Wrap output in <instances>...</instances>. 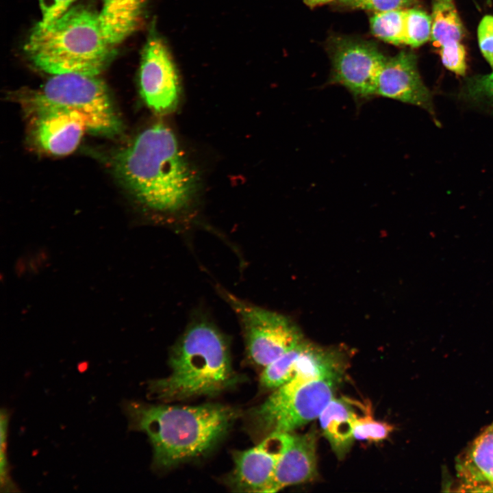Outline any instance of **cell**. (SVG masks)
<instances>
[{
	"label": "cell",
	"mask_w": 493,
	"mask_h": 493,
	"mask_svg": "<svg viewBox=\"0 0 493 493\" xmlns=\"http://www.w3.org/2000/svg\"><path fill=\"white\" fill-rule=\"evenodd\" d=\"M296 346L264 368L260 383L264 390H275L294 378V360Z\"/></svg>",
	"instance_id": "cell-19"
},
{
	"label": "cell",
	"mask_w": 493,
	"mask_h": 493,
	"mask_svg": "<svg viewBox=\"0 0 493 493\" xmlns=\"http://www.w3.org/2000/svg\"><path fill=\"white\" fill-rule=\"evenodd\" d=\"M492 425H493V423H492Z\"/></svg>",
	"instance_id": "cell-29"
},
{
	"label": "cell",
	"mask_w": 493,
	"mask_h": 493,
	"mask_svg": "<svg viewBox=\"0 0 493 493\" xmlns=\"http://www.w3.org/2000/svg\"><path fill=\"white\" fill-rule=\"evenodd\" d=\"M129 429L146 433L153 448V466L169 469L209 454L240 416L219 403L195 406L151 405L125 401Z\"/></svg>",
	"instance_id": "cell-1"
},
{
	"label": "cell",
	"mask_w": 493,
	"mask_h": 493,
	"mask_svg": "<svg viewBox=\"0 0 493 493\" xmlns=\"http://www.w3.org/2000/svg\"><path fill=\"white\" fill-rule=\"evenodd\" d=\"M77 0H38L41 19L37 23L46 26L61 16Z\"/></svg>",
	"instance_id": "cell-25"
},
{
	"label": "cell",
	"mask_w": 493,
	"mask_h": 493,
	"mask_svg": "<svg viewBox=\"0 0 493 493\" xmlns=\"http://www.w3.org/2000/svg\"><path fill=\"white\" fill-rule=\"evenodd\" d=\"M289 433H270L251 448L234 451L227 485L236 492L268 493Z\"/></svg>",
	"instance_id": "cell-10"
},
{
	"label": "cell",
	"mask_w": 493,
	"mask_h": 493,
	"mask_svg": "<svg viewBox=\"0 0 493 493\" xmlns=\"http://www.w3.org/2000/svg\"><path fill=\"white\" fill-rule=\"evenodd\" d=\"M331 56L329 83L345 88L357 109L377 97V77L386 57L373 42L340 38L333 43Z\"/></svg>",
	"instance_id": "cell-8"
},
{
	"label": "cell",
	"mask_w": 493,
	"mask_h": 493,
	"mask_svg": "<svg viewBox=\"0 0 493 493\" xmlns=\"http://www.w3.org/2000/svg\"><path fill=\"white\" fill-rule=\"evenodd\" d=\"M9 415L7 410L2 409L0 415L1 424V491L5 492H16V486L9 475L8 464L6 455L7 430Z\"/></svg>",
	"instance_id": "cell-22"
},
{
	"label": "cell",
	"mask_w": 493,
	"mask_h": 493,
	"mask_svg": "<svg viewBox=\"0 0 493 493\" xmlns=\"http://www.w3.org/2000/svg\"><path fill=\"white\" fill-rule=\"evenodd\" d=\"M303 1L307 5H308L311 8H314L317 5H320L329 3L333 0H303Z\"/></svg>",
	"instance_id": "cell-28"
},
{
	"label": "cell",
	"mask_w": 493,
	"mask_h": 493,
	"mask_svg": "<svg viewBox=\"0 0 493 493\" xmlns=\"http://www.w3.org/2000/svg\"><path fill=\"white\" fill-rule=\"evenodd\" d=\"M116 170L148 208L174 214L188 206L197 176L173 131L157 123L141 132L114 160Z\"/></svg>",
	"instance_id": "cell-2"
},
{
	"label": "cell",
	"mask_w": 493,
	"mask_h": 493,
	"mask_svg": "<svg viewBox=\"0 0 493 493\" xmlns=\"http://www.w3.org/2000/svg\"><path fill=\"white\" fill-rule=\"evenodd\" d=\"M343 5L355 9H362L375 12L403 8L412 0H341Z\"/></svg>",
	"instance_id": "cell-24"
},
{
	"label": "cell",
	"mask_w": 493,
	"mask_h": 493,
	"mask_svg": "<svg viewBox=\"0 0 493 493\" xmlns=\"http://www.w3.org/2000/svg\"><path fill=\"white\" fill-rule=\"evenodd\" d=\"M390 424L375 420L372 414L371 405L368 403L362 415H357L353 425L355 440L379 442L386 439L393 431Z\"/></svg>",
	"instance_id": "cell-20"
},
{
	"label": "cell",
	"mask_w": 493,
	"mask_h": 493,
	"mask_svg": "<svg viewBox=\"0 0 493 493\" xmlns=\"http://www.w3.org/2000/svg\"><path fill=\"white\" fill-rule=\"evenodd\" d=\"M458 477L475 491H493V425L486 428L456 461Z\"/></svg>",
	"instance_id": "cell-14"
},
{
	"label": "cell",
	"mask_w": 493,
	"mask_h": 493,
	"mask_svg": "<svg viewBox=\"0 0 493 493\" xmlns=\"http://www.w3.org/2000/svg\"><path fill=\"white\" fill-rule=\"evenodd\" d=\"M169 375L150 381L149 394L165 402L214 396L240 381L231 364L229 342L203 314L197 315L171 348Z\"/></svg>",
	"instance_id": "cell-3"
},
{
	"label": "cell",
	"mask_w": 493,
	"mask_h": 493,
	"mask_svg": "<svg viewBox=\"0 0 493 493\" xmlns=\"http://www.w3.org/2000/svg\"><path fill=\"white\" fill-rule=\"evenodd\" d=\"M141 95L159 113L173 111L178 103L180 84L173 57L163 39L152 35L146 42L139 72Z\"/></svg>",
	"instance_id": "cell-9"
},
{
	"label": "cell",
	"mask_w": 493,
	"mask_h": 493,
	"mask_svg": "<svg viewBox=\"0 0 493 493\" xmlns=\"http://www.w3.org/2000/svg\"><path fill=\"white\" fill-rule=\"evenodd\" d=\"M316 443L315 428L303 434L289 433L268 492H276L288 485L309 481L316 477Z\"/></svg>",
	"instance_id": "cell-13"
},
{
	"label": "cell",
	"mask_w": 493,
	"mask_h": 493,
	"mask_svg": "<svg viewBox=\"0 0 493 493\" xmlns=\"http://www.w3.org/2000/svg\"><path fill=\"white\" fill-rule=\"evenodd\" d=\"M477 36L480 49L493 68V16L486 15L482 18Z\"/></svg>",
	"instance_id": "cell-26"
},
{
	"label": "cell",
	"mask_w": 493,
	"mask_h": 493,
	"mask_svg": "<svg viewBox=\"0 0 493 493\" xmlns=\"http://www.w3.org/2000/svg\"><path fill=\"white\" fill-rule=\"evenodd\" d=\"M359 402L347 398H333L319 416L324 436L339 459L351 449L353 440V425Z\"/></svg>",
	"instance_id": "cell-15"
},
{
	"label": "cell",
	"mask_w": 493,
	"mask_h": 493,
	"mask_svg": "<svg viewBox=\"0 0 493 493\" xmlns=\"http://www.w3.org/2000/svg\"><path fill=\"white\" fill-rule=\"evenodd\" d=\"M33 114L32 131L37 144L45 151L63 155L78 146L86 123L78 114L59 109L45 108Z\"/></svg>",
	"instance_id": "cell-12"
},
{
	"label": "cell",
	"mask_w": 493,
	"mask_h": 493,
	"mask_svg": "<svg viewBox=\"0 0 493 493\" xmlns=\"http://www.w3.org/2000/svg\"><path fill=\"white\" fill-rule=\"evenodd\" d=\"M218 290L238 318L246 355L253 365L264 368L304 340L301 329L286 316Z\"/></svg>",
	"instance_id": "cell-7"
},
{
	"label": "cell",
	"mask_w": 493,
	"mask_h": 493,
	"mask_svg": "<svg viewBox=\"0 0 493 493\" xmlns=\"http://www.w3.org/2000/svg\"><path fill=\"white\" fill-rule=\"evenodd\" d=\"M338 382L292 379L273 390L262 404L248 412L251 433L264 438L273 433H289L314 420L333 399Z\"/></svg>",
	"instance_id": "cell-6"
},
{
	"label": "cell",
	"mask_w": 493,
	"mask_h": 493,
	"mask_svg": "<svg viewBox=\"0 0 493 493\" xmlns=\"http://www.w3.org/2000/svg\"><path fill=\"white\" fill-rule=\"evenodd\" d=\"M444 66L458 75L464 76L466 71V49L461 43L439 49Z\"/></svg>",
	"instance_id": "cell-23"
},
{
	"label": "cell",
	"mask_w": 493,
	"mask_h": 493,
	"mask_svg": "<svg viewBox=\"0 0 493 493\" xmlns=\"http://www.w3.org/2000/svg\"><path fill=\"white\" fill-rule=\"evenodd\" d=\"M112 47L102 31L98 13L77 5L46 26L36 24L24 51L35 66L49 74L97 76Z\"/></svg>",
	"instance_id": "cell-4"
},
{
	"label": "cell",
	"mask_w": 493,
	"mask_h": 493,
	"mask_svg": "<svg viewBox=\"0 0 493 493\" xmlns=\"http://www.w3.org/2000/svg\"><path fill=\"white\" fill-rule=\"evenodd\" d=\"M370 26L372 34L381 40L395 45L405 44V10L375 12Z\"/></svg>",
	"instance_id": "cell-18"
},
{
	"label": "cell",
	"mask_w": 493,
	"mask_h": 493,
	"mask_svg": "<svg viewBox=\"0 0 493 493\" xmlns=\"http://www.w3.org/2000/svg\"><path fill=\"white\" fill-rule=\"evenodd\" d=\"M98 13L102 31L112 47L131 35L142 19L145 0H102Z\"/></svg>",
	"instance_id": "cell-16"
},
{
	"label": "cell",
	"mask_w": 493,
	"mask_h": 493,
	"mask_svg": "<svg viewBox=\"0 0 493 493\" xmlns=\"http://www.w3.org/2000/svg\"><path fill=\"white\" fill-rule=\"evenodd\" d=\"M431 40L438 49L461 43L464 30L453 0H434Z\"/></svg>",
	"instance_id": "cell-17"
},
{
	"label": "cell",
	"mask_w": 493,
	"mask_h": 493,
	"mask_svg": "<svg viewBox=\"0 0 493 493\" xmlns=\"http://www.w3.org/2000/svg\"><path fill=\"white\" fill-rule=\"evenodd\" d=\"M376 94L434 114L431 94L421 79L416 57L412 52L401 51L386 58L377 77Z\"/></svg>",
	"instance_id": "cell-11"
},
{
	"label": "cell",
	"mask_w": 493,
	"mask_h": 493,
	"mask_svg": "<svg viewBox=\"0 0 493 493\" xmlns=\"http://www.w3.org/2000/svg\"><path fill=\"white\" fill-rule=\"evenodd\" d=\"M468 89L471 97L487 99L493 103V72L472 79Z\"/></svg>",
	"instance_id": "cell-27"
},
{
	"label": "cell",
	"mask_w": 493,
	"mask_h": 493,
	"mask_svg": "<svg viewBox=\"0 0 493 493\" xmlns=\"http://www.w3.org/2000/svg\"><path fill=\"white\" fill-rule=\"evenodd\" d=\"M432 18L418 8L405 10V45L412 47L425 43L431 37Z\"/></svg>",
	"instance_id": "cell-21"
},
{
	"label": "cell",
	"mask_w": 493,
	"mask_h": 493,
	"mask_svg": "<svg viewBox=\"0 0 493 493\" xmlns=\"http://www.w3.org/2000/svg\"><path fill=\"white\" fill-rule=\"evenodd\" d=\"M97 76L78 73L53 75L37 90L21 97L30 112L51 108L73 112L85 121L88 131L111 134L119 122L105 84Z\"/></svg>",
	"instance_id": "cell-5"
}]
</instances>
